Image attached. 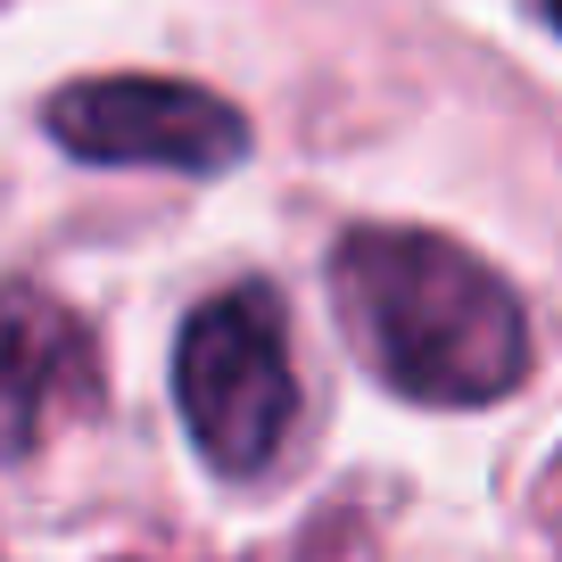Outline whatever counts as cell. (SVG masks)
Masks as SVG:
<instances>
[{
	"label": "cell",
	"instance_id": "1",
	"mask_svg": "<svg viewBox=\"0 0 562 562\" xmlns=\"http://www.w3.org/2000/svg\"><path fill=\"white\" fill-rule=\"evenodd\" d=\"M331 306L356 356L414 405H496L529 381L513 281L447 232L356 224L331 248Z\"/></svg>",
	"mask_w": 562,
	"mask_h": 562
},
{
	"label": "cell",
	"instance_id": "2",
	"mask_svg": "<svg viewBox=\"0 0 562 562\" xmlns=\"http://www.w3.org/2000/svg\"><path fill=\"white\" fill-rule=\"evenodd\" d=\"M175 405H182V422H191L199 456L224 480L273 472V456L290 447V430H299V372H290L281 299L265 281H240V290L207 299L182 323Z\"/></svg>",
	"mask_w": 562,
	"mask_h": 562
},
{
	"label": "cell",
	"instance_id": "3",
	"mask_svg": "<svg viewBox=\"0 0 562 562\" xmlns=\"http://www.w3.org/2000/svg\"><path fill=\"white\" fill-rule=\"evenodd\" d=\"M50 140L83 166H158L207 182L248 158V116L182 75H100L50 100Z\"/></svg>",
	"mask_w": 562,
	"mask_h": 562
},
{
	"label": "cell",
	"instance_id": "4",
	"mask_svg": "<svg viewBox=\"0 0 562 562\" xmlns=\"http://www.w3.org/2000/svg\"><path fill=\"white\" fill-rule=\"evenodd\" d=\"M91 397H100L91 323L50 290H0V456H25L50 414Z\"/></svg>",
	"mask_w": 562,
	"mask_h": 562
}]
</instances>
